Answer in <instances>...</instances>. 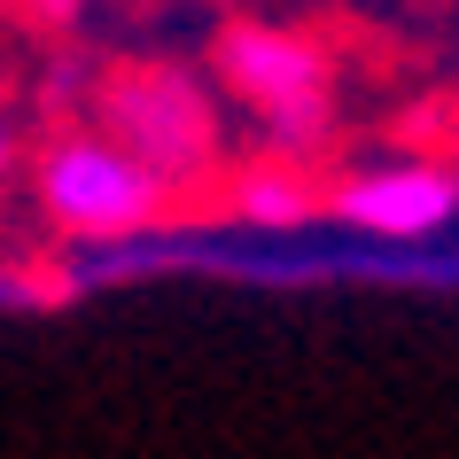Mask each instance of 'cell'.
<instances>
[{
    "label": "cell",
    "instance_id": "277c9868",
    "mask_svg": "<svg viewBox=\"0 0 459 459\" xmlns=\"http://www.w3.org/2000/svg\"><path fill=\"white\" fill-rule=\"evenodd\" d=\"M335 218L382 242H429L459 218V164L444 156H389L335 187Z\"/></svg>",
    "mask_w": 459,
    "mask_h": 459
},
{
    "label": "cell",
    "instance_id": "7a4b0ae2",
    "mask_svg": "<svg viewBox=\"0 0 459 459\" xmlns=\"http://www.w3.org/2000/svg\"><path fill=\"white\" fill-rule=\"evenodd\" d=\"M218 86L265 125L273 156H304L312 141H327L335 125V71L304 31L281 24H234L218 31Z\"/></svg>",
    "mask_w": 459,
    "mask_h": 459
},
{
    "label": "cell",
    "instance_id": "8992f818",
    "mask_svg": "<svg viewBox=\"0 0 459 459\" xmlns=\"http://www.w3.org/2000/svg\"><path fill=\"white\" fill-rule=\"evenodd\" d=\"M16 164V133H8V117H0V171Z\"/></svg>",
    "mask_w": 459,
    "mask_h": 459
},
{
    "label": "cell",
    "instance_id": "5b68a950",
    "mask_svg": "<svg viewBox=\"0 0 459 459\" xmlns=\"http://www.w3.org/2000/svg\"><path fill=\"white\" fill-rule=\"evenodd\" d=\"M234 211L249 226H304L312 218V187H304V171L289 156H265V164H249L234 179Z\"/></svg>",
    "mask_w": 459,
    "mask_h": 459
},
{
    "label": "cell",
    "instance_id": "3957f363",
    "mask_svg": "<svg viewBox=\"0 0 459 459\" xmlns=\"http://www.w3.org/2000/svg\"><path fill=\"white\" fill-rule=\"evenodd\" d=\"M31 195H39V211L63 234H78V242H125V234L156 226L164 203H171L164 179L148 164H133L101 133H63V141H48L39 164H31Z\"/></svg>",
    "mask_w": 459,
    "mask_h": 459
},
{
    "label": "cell",
    "instance_id": "6da1fadb",
    "mask_svg": "<svg viewBox=\"0 0 459 459\" xmlns=\"http://www.w3.org/2000/svg\"><path fill=\"white\" fill-rule=\"evenodd\" d=\"M94 133L117 141L133 164H148L171 195L218 164V109L187 71L171 63H133L94 86Z\"/></svg>",
    "mask_w": 459,
    "mask_h": 459
}]
</instances>
